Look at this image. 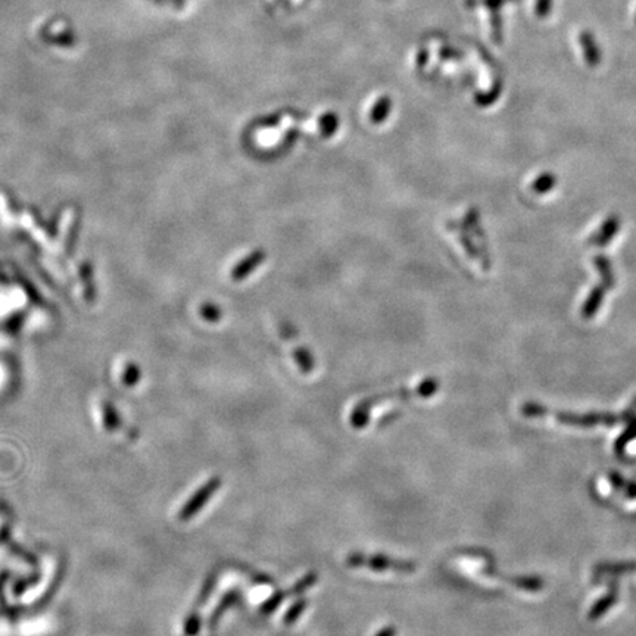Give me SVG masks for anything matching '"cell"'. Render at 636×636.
<instances>
[{"label": "cell", "instance_id": "7a4b0ae2", "mask_svg": "<svg viewBox=\"0 0 636 636\" xmlns=\"http://www.w3.org/2000/svg\"><path fill=\"white\" fill-rule=\"evenodd\" d=\"M346 563L350 567H368L376 572H386V570L403 572V573L415 572V564H412L410 561H399V560H393V558L384 557V556L367 557V556L358 554V552H355V554H349L346 558Z\"/></svg>", "mask_w": 636, "mask_h": 636}, {"label": "cell", "instance_id": "8992f818", "mask_svg": "<svg viewBox=\"0 0 636 636\" xmlns=\"http://www.w3.org/2000/svg\"><path fill=\"white\" fill-rule=\"evenodd\" d=\"M552 183H554V178H552L551 176H544L533 184V188L537 192H546V190H549Z\"/></svg>", "mask_w": 636, "mask_h": 636}, {"label": "cell", "instance_id": "6da1fadb", "mask_svg": "<svg viewBox=\"0 0 636 636\" xmlns=\"http://www.w3.org/2000/svg\"><path fill=\"white\" fill-rule=\"evenodd\" d=\"M439 389V380L438 379H427L426 381H422L418 384L417 388L410 389V391H398V392H391V393H384V395H379L370 399H364L362 403H360L354 411H353V417H350V423L355 429H361L364 426H367L368 422V410H370L374 404H380L383 400L386 399H392V398H429L432 396L434 392H438Z\"/></svg>", "mask_w": 636, "mask_h": 636}, {"label": "cell", "instance_id": "3957f363", "mask_svg": "<svg viewBox=\"0 0 636 636\" xmlns=\"http://www.w3.org/2000/svg\"><path fill=\"white\" fill-rule=\"evenodd\" d=\"M264 258H265V254L262 252V250H257V252H254L252 257H250L247 261H245L243 264L239 265L238 271H234V279H242L246 274H249L254 267L259 265L264 261Z\"/></svg>", "mask_w": 636, "mask_h": 636}, {"label": "cell", "instance_id": "277c9868", "mask_svg": "<svg viewBox=\"0 0 636 636\" xmlns=\"http://www.w3.org/2000/svg\"><path fill=\"white\" fill-rule=\"evenodd\" d=\"M295 358L304 373H310L314 368V360L307 349L299 348L295 350Z\"/></svg>", "mask_w": 636, "mask_h": 636}, {"label": "cell", "instance_id": "52a82bcc", "mask_svg": "<svg viewBox=\"0 0 636 636\" xmlns=\"http://www.w3.org/2000/svg\"><path fill=\"white\" fill-rule=\"evenodd\" d=\"M376 636H396V629L393 626H388V628H384L383 630H380Z\"/></svg>", "mask_w": 636, "mask_h": 636}, {"label": "cell", "instance_id": "5b68a950", "mask_svg": "<svg viewBox=\"0 0 636 636\" xmlns=\"http://www.w3.org/2000/svg\"><path fill=\"white\" fill-rule=\"evenodd\" d=\"M307 606H308V602H307L305 599H299L298 602H295V606L289 610L288 616L284 617V623L291 625V623L296 622V620H298V617L300 616V613L304 611V609H305Z\"/></svg>", "mask_w": 636, "mask_h": 636}]
</instances>
